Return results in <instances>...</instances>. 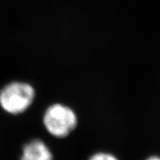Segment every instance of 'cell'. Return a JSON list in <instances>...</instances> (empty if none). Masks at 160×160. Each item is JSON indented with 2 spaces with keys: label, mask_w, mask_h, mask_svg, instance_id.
<instances>
[{
  "label": "cell",
  "mask_w": 160,
  "mask_h": 160,
  "mask_svg": "<svg viewBox=\"0 0 160 160\" xmlns=\"http://www.w3.org/2000/svg\"><path fill=\"white\" fill-rule=\"evenodd\" d=\"M34 97V90L28 84L11 82L0 91V105L8 113L18 114L28 108Z\"/></svg>",
  "instance_id": "cell-1"
},
{
  "label": "cell",
  "mask_w": 160,
  "mask_h": 160,
  "mask_svg": "<svg viewBox=\"0 0 160 160\" xmlns=\"http://www.w3.org/2000/svg\"><path fill=\"white\" fill-rule=\"evenodd\" d=\"M43 120L48 131L59 138L67 137L77 125V117L75 112L68 106L61 104H55L49 107Z\"/></svg>",
  "instance_id": "cell-2"
},
{
  "label": "cell",
  "mask_w": 160,
  "mask_h": 160,
  "mask_svg": "<svg viewBox=\"0 0 160 160\" xmlns=\"http://www.w3.org/2000/svg\"><path fill=\"white\" fill-rule=\"evenodd\" d=\"M21 160H53V155L42 141L34 139L24 146Z\"/></svg>",
  "instance_id": "cell-3"
},
{
  "label": "cell",
  "mask_w": 160,
  "mask_h": 160,
  "mask_svg": "<svg viewBox=\"0 0 160 160\" xmlns=\"http://www.w3.org/2000/svg\"><path fill=\"white\" fill-rule=\"evenodd\" d=\"M89 160H119L114 155L107 152H99L90 158Z\"/></svg>",
  "instance_id": "cell-4"
},
{
  "label": "cell",
  "mask_w": 160,
  "mask_h": 160,
  "mask_svg": "<svg viewBox=\"0 0 160 160\" xmlns=\"http://www.w3.org/2000/svg\"><path fill=\"white\" fill-rule=\"evenodd\" d=\"M146 160H160V157L159 156H152V157L148 158Z\"/></svg>",
  "instance_id": "cell-5"
}]
</instances>
